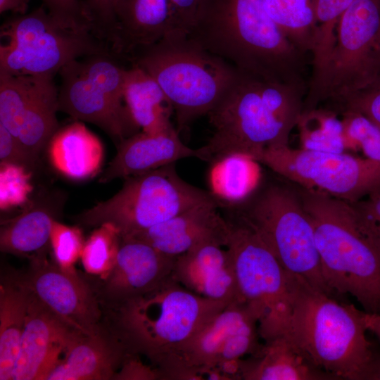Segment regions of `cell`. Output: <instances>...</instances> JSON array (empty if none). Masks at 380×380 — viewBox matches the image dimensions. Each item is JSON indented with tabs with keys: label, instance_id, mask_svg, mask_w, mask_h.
<instances>
[{
	"label": "cell",
	"instance_id": "6da1fadb",
	"mask_svg": "<svg viewBox=\"0 0 380 380\" xmlns=\"http://www.w3.org/2000/svg\"><path fill=\"white\" fill-rule=\"evenodd\" d=\"M308 85L267 80L239 70L217 105L208 114L214 133L198 148L211 163L241 153L258 161L267 148L289 145L303 110Z\"/></svg>",
	"mask_w": 380,
	"mask_h": 380
},
{
	"label": "cell",
	"instance_id": "7a4b0ae2",
	"mask_svg": "<svg viewBox=\"0 0 380 380\" xmlns=\"http://www.w3.org/2000/svg\"><path fill=\"white\" fill-rule=\"evenodd\" d=\"M188 37L239 70L308 84L306 56L267 14L262 0H205Z\"/></svg>",
	"mask_w": 380,
	"mask_h": 380
},
{
	"label": "cell",
	"instance_id": "3957f363",
	"mask_svg": "<svg viewBox=\"0 0 380 380\" xmlns=\"http://www.w3.org/2000/svg\"><path fill=\"white\" fill-rule=\"evenodd\" d=\"M229 304L200 296L171 275L151 290L102 307L103 324L129 354L160 372L179 350Z\"/></svg>",
	"mask_w": 380,
	"mask_h": 380
},
{
	"label": "cell",
	"instance_id": "277c9868",
	"mask_svg": "<svg viewBox=\"0 0 380 380\" xmlns=\"http://www.w3.org/2000/svg\"><path fill=\"white\" fill-rule=\"evenodd\" d=\"M298 194L331 292L349 293L364 311L380 314V241L351 203L302 187Z\"/></svg>",
	"mask_w": 380,
	"mask_h": 380
},
{
	"label": "cell",
	"instance_id": "5b68a950",
	"mask_svg": "<svg viewBox=\"0 0 380 380\" xmlns=\"http://www.w3.org/2000/svg\"><path fill=\"white\" fill-rule=\"evenodd\" d=\"M288 274L291 317L285 334L319 368L339 379L364 380L375 349L366 336L365 311Z\"/></svg>",
	"mask_w": 380,
	"mask_h": 380
},
{
	"label": "cell",
	"instance_id": "8992f818",
	"mask_svg": "<svg viewBox=\"0 0 380 380\" xmlns=\"http://www.w3.org/2000/svg\"><path fill=\"white\" fill-rule=\"evenodd\" d=\"M127 59L149 74L171 102L177 131L208 115L239 70L185 34H168L136 49Z\"/></svg>",
	"mask_w": 380,
	"mask_h": 380
},
{
	"label": "cell",
	"instance_id": "52a82bcc",
	"mask_svg": "<svg viewBox=\"0 0 380 380\" xmlns=\"http://www.w3.org/2000/svg\"><path fill=\"white\" fill-rule=\"evenodd\" d=\"M176 163L129 177L120 190L75 217L80 224H113L129 237L201 203L217 201L210 192L184 180Z\"/></svg>",
	"mask_w": 380,
	"mask_h": 380
},
{
	"label": "cell",
	"instance_id": "ba28073f",
	"mask_svg": "<svg viewBox=\"0 0 380 380\" xmlns=\"http://www.w3.org/2000/svg\"><path fill=\"white\" fill-rule=\"evenodd\" d=\"M0 34V70L13 75L53 77L72 61L113 54L91 32L63 26L43 5L6 20Z\"/></svg>",
	"mask_w": 380,
	"mask_h": 380
},
{
	"label": "cell",
	"instance_id": "9c48e42d",
	"mask_svg": "<svg viewBox=\"0 0 380 380\" xmlns=\"http://www.w3.org/2000/svg\"><path fill=\"white\" fill-rule=\"evenodd\" d=\"M379 79L380 0H354L339 20L322 72L308 87L303 110L327 100L341 103Z\"/></svg>",
	"mask_w": 380,
	"mask_h": 380
},
{
	"label": "cell",
	"instance_id": "30bf717a",
	"mask_svg": "<svg viewBox=\"0 0 380 380\" xmlns=\"http://www.w3.org/2000/svg\"><path fill=\"white\" fill-rule=\"evenodd\" d=\"M110 53L76 59L59 71L58 111L75 120L94 124L118 146L141 129L124 99L125 68Z\"/></svg>",
	"mask_w": 380,
	"mask_h": 380
},
{
	"label": "cell",
	"instance_id": "8fae6325",
	"mask_svg": "<svg viewBox=\"0 0 380 380\" xmlns=\"http://www.w3.org/2000/svg\"><path fill=\"white\" fill-rule=\"evenodd\" d=\"M226 246L235 270L240 298L258 318L264 341L287 332L291 317L289 274L259 236L243 220L228 219Z\"/></svg>",
	"mask_w": 380,
	"mask_h": 380
},
{
	"label": "cell",
	"instance_id": "7c38bea8",
	"mask_svg": "<svg viewBox=\"0 0 380 380\" xmlns=\"http://www.w3.org/2000/svg\"><path fill=\"white\" fill-rule=\"evenodd\" d=\"M236 218L259 235L286 272L331 296L323 277L313 226L298 194L271 186Z\"/></svg>",
	"mask_w": 380,
	"mask_h": 380
},
{
	"label": "cell",
	"instance_id": "4fadbf2b",
	"mask_svg": "<svg viewBox=\"0 0 380 380\" xmlns=\"http://www.w3.org/2000/svg\"><path fill=\"white\" fill-rule=\"evenodd\" d=\"M258 318L243 301L230 303L214 315L160 373V379H194L201 369L220 371L227 380L240 379L242 357L255 353Z\"/></svg>",
	"mask_w": 380,
	"mask_h": 380
},
{
	"label": "cell",
	"instance_id": "5bb4252c",
	"mask_svg": "<svg viewBox=\"0 0 380 380\" xmlns=\"http://www.w3.org/2000/svg\"><path fill=\"white\" fill-rule=\"evenodd\" d=\"M258 162L302 188L349 203L380 189V163L346 152L272 146L264 150Z\"/></svg>",
	"mask_w": 380,
	"mask_h": 380
},
{
	"label": "cell",
	"instance_id": "9a60e30c",
	"mask_svg": "<svg viewBox=\"0 0 380 380\" xmlns=\"http://www.w3.org/2000/svg\"><path fill=\"white\" fill-rule=\"evenodd\" d=\"M30 261L28 272L21 276L42 303L77 331L92 334L103 328L102 308L91 285L47 258Z\"/></svg>",
	"mask_w": 380,
	"mask_h": 380
},
{
	"label": "cell",
	"instance_id": "2e32d148",
	"mask_svg": "<svg viewBox=\"0 0 380 380\" xmlns=\"http://www.w3.org/2000/svg\"><path fill=\"white\" fill-rule=\"evenodd\" d=\"M176 257L150 244L121 237L115 265L93 287L101 307L122 303L155 288L172 275Z\"/></svg>",
	"mask_w": 380,
	"mask_h": 380
},
{
	"label": "cell",
	"instance_id": "e0dca14e",
	"mask_svg": "<svg viewBox=\"0 0 380 380\" xmlns=\"http://www.w3.org/2000/svg\"><path fill=\"white\" fill-rule=\"evenodd\" d=\"M205 0H125L118 16V33L124 44L137 48L168 34L189 35Z\"/></svg>",
	"mask_w": 380,
	"mask_h": 380
},
{
	"label": "cell",
	"instance_id": "ac0fdd59",
	"mask_svg": "<svg viewBox=\"0 0 380 380\" xmlns=\"http://www.w3.org/2000/svg\"><path fill=\"white\" fill-rule=\"evenodd\" d=\"M78 331L32 293L11 380H45Z\"/></svg>",
	"mask_w": 380,
	"mask_h": 380
},
{
	"label": "cell",
	"instance_id": "d6986e66",
	"mask_svg": "<svg viewBox=\"0 0 380 380\" xmlns=\"http://www.w3.org/2000/svg\"><path fill=\"white\" fill-rule=\"evenodd\" d=\"M217 201L199 204L129 237L144 241L160 252L177 257L205 243L226 247L231 224L218 211Z\"/></svg>",
	"mask_w": 380,
	"mask_h": 380
},
{
	"label": "cell",
	"instance_id": "ffe728a7",
	"mask_svg": "<svg viewBox=\"0 0 380 380\" xmlns=\"http://www.w3.org/2000/svg\"><path fill=\"white\" fill-rule=\"evenodd\" d=\"M172 276L205 298L225 304L242 301L231 255L218 243H203L177 256Z\"/></svg>",
	"mask_w": 380,
	"mask_h": 380
},
{
	"label": "cell",
	"instance_id": "44dd1931",
	"mask_svg": "<svg viewBox=\"0 0 380 380\" xmlns=\"http://www.w3.org/2000/svg\"><path fill=\"white\" fill-rule=\"evenodd\" d=\"M128 355L103 324L92 334L78 331L45 380L114 379Z\"/></svg>",
	"mask_w": 380,
	"mask_h": 380
},
{
	"label": "cell",
	"instance_id": "7402d4cb",
	"mask_svg": "<svg viewBox=\"0 0 380 380\" xmlns=\"http://www.w3.org/2000/svg\"><path fill=\"white\" fill-rule=\"evenodd\" d=\"M117 153L99 177L100 183L145 173L177 160L194 157L198 148L186 146L177 129L149 134L139 132L124 139L117 146Z\"/></svg>",
	"mask_w": 380,
	"mask_h": 380
},
{
	"label": "cell",
	"instance_id": "603a6c76",
	"mask_svg": "<svg viewBox=\"0 0 380 380\" xmlns=\"http://www.w3.org/2000/svg\"><path fill=\"white\" fill-rule=\"evenodd\" d=\"M244 380H340L319 368L286 334L265 341L259 350L241 360Z\"/></svg>",
	"mask_w": 380,
	"mask_h": 380
},
{
	"label": "cell",
	"instance_id": "cb8c5ba5",
	"mask_svg": "<svg viewBox=\"0 0 380 380\" xmlns=\"http://www.w3.org/2000/svg\"><path fill=\"white\" fill-rule=\"evenodd\" d=\"M46 148L53 168L70 179L92 178L100 171L103 160L101 140L78 120L59 127Z\"/></svg>",
	"mask_w": 380,
	"mask_h": 380
},
{
	"label": "cell",
	"instance_id": "d4e9b609",
	"mask_svg": "<svg viewBox=\"0 0 380 380\" xmlns=\"http://www.w3.org/2000/svg\"><path fill=\"white\" fill-rule=\"evenodd\" d=\"M46 201L32 203L17 216L1 220L0 249L3 253L28 258H46L56 211Z\"/></svg>",
	"mask_w": 380,
	"mask_h": 380
},
{
	"label": "cell",
	"instance_id": "484cf974",
	"mask_svg": "<svg viewBox=\"0 0 380 380\" xmlns=\"http://www.w3.org/2000/svg\"><path fill=\"white\" fill-rule=\"evenodd\" d=\"M124 99L141 132L158 134L175 129L170 120L171 102L158 82L138 66L125 70Z\"/></svg>",
	"mask_w": 380,
	"mask_h": 380
},
{
	"label": "cell",
	"instance_id": "4316f807",
	"mask_svg": "<svg viewBox=\"0 0 380 380\" xmlns=\"http://www.w3.org/2000/svg\"><path fill=\"white\" fill-rule=\"evenodd\" d=\"M32 293L21 275L0 282V380H11Z\"/></svg>",
	"mask_w": 380,
	"mask_h": 380
},
{
	"label": "cell",
	"instance_id": "83f0119b",
	"mask_svg": "<svg viewBox=\"0 0 380 380\" xmlns=\"http://www.w3.org/2000/svg\"><path fill=\"white\" fill-rule=\"evenodd\" d=\"M58 96L53 77H40L22 118L17 138L37 162L41 152L59 129Z\"/></svg>",
	"mask_w": 380,
	"mask_h": 380
},
{
	"label": "cell",
	"instance_id": "f1b7e54d",
	"mask_svg": "<svg viewBox=\"0 0 380 380\" xmlns=\"http://www.w3.org/2000/svg\"><path fill=\"white\" fill-rule=\"evenodd\" d=\"M208 174L210 193L221 205L245 201L259 184L260 163L251 156L233 153L215 159Z\"/></svg>",
	"mask_w": 380,
	"mask_h": 380
},
{
	"label": "cell",
	"instance_id": "f546056e",
	"mask_svg": "<svg viewBox=\"0 0 380 380\" xmlns=\"http://www.w3.org/2000/svg\"><path fill=\"white\" fill-rule=\"evenodd\" d=\"M264 7L290 42L304 54L312 51L317 0H262Z\"/></svg>",
	"mask_w": 380,
	"mask_h": 380
},
{
	"label": "cell",
	"instance_id": "4dcf8cb0",
	"mask_svg": "<svg viewBox=\"0 0 380 380\" xmlns=\"http://www.w3.org/2000/svg\"><path fill=\"white\" fill-rule=\"evenodd\" d=\"M296 127L300 148L327 152H346L342 119L330 110L315 108L303 110Z\"/></svg>",
	"mask_w": 380,
	"mask_h": 380
},
{
	"label": "cell",
	"instance_id": "1f68e13d",
	"mask_svg": "<svg viewBox=\"0 0 380 380\" xmlns=\"http://www.w3.org/2000/svg\"><path fill=\"white\" fill-rule=\"evenodd\" d=\"M39 78L0 70V124L16 137L23 115Z\"/></svg>",
	"mask_w": 380,
	"mask_h": 380
},
{
	"label": "cell",
	"instance_id": "d6a6232c",
	"mask_svg": "<svg viewBox=\"0 0 380 380\" xmlns=\"http://www.w3.org/2000/svg\"><path fill=\"white\" fill-rule=\"evenodd\" d=\"M354 0H317V32L310 56L311 78L323 70L334 48L339 20Z\"/></svg>",
	"mask_w": 380,
	"mask_h": 380
},
{
	"label": "cell",
	"instance_id": "836d02e7",
	"mask_svg": "<svg viewBox=\"0 0 380 380\" xmlns=\"http://www.w3.org/2000/svg\"><path fill=\"white\" fill-rule=\"evenodd\" d=\"M120 241V233L113 224L96 227L84 242L81 253L85 272L99 280L105 278L115 265Z\"/></svg>",
	"mask_w": 380,
	"mask_h": 380
},
{
	"label": "cell",
	"instance_id": "e575fe53",
	"mask_svg": "<svg viewBox=\"0 0 380 380\" xmlns=\"http://www.w3.org/2000/svg\"><path fill=\"white\" fill-rule=\"evenodd\" d=\"M342 122L346 151L380 163V128L363 115L343 110Z\"/></svg>",
	"mask_w": 380,
	"mask_h": 380
},
{
	"label": "cell",
	"instance_id": "d590c367",
	"mask_svg": "<svg viewBox=\"0 0 380 380\" xmlns=\"http://www.w3.org/2000/svg\"><path fill=\"white\" fill-rule=\"evenodd\" d=\"M82 231L77 227L68 226L55 220L50 237L53 260L62 270L75 272V264L84 244Z\"/></svg>",
	"mask_w": 380,
	"mask_h": 380
},
{
	"label": "cell",
	"instance_id": "8d00e7d4",
	"mask_svg": "<svg viewBox=\"0 0 380 380\" xmlns=\"http://www.w3.org/2000/svg\"><path fill=\"white\" fill-rule=\"evenodd\" d=\"M0 167L1 210L25 203L33 190L32 172L15 164L1 163Z\"/></svg>",
	"mask_w": 380,
	"mask_h": 380
},
{
	"label": "cell",
	"instance_id": "74e56055",
	"mask_svg": "<svg viewBox=\"0 0 380 380\" xmlns=\"http://www.w3.org/2000/svg\"><path fill=\"white\" fill-rule=\"evenodd\" d=\"M125 0H84L92 33L109 45Z\"/></svg>",
	"mask_w": 380,
	"mask_h": 380
},
{
	"label": "cell",
	"instance_id": "f35d334b",
	"mask_svg": "<svg viewBox=\"0 0 380 380\" xmlns=\"http://www.w3.org/2000/svg\"><path fill=\"white\" fill-rule=\"evenodd\" d=\"M42 1L48 12L63 26L75 30L91 32V25L84 1Z\"/></svg>",
	"mask_w": 380,
	"mask_h": 380
},
{
	"label": "cell",
	"instance_id": "ab89813d",
	"mask_svg": "<svg viewBox=\"0 0 380 380\" xmlns=\"http://www.w3.org/2000/svg\"><path fill=\"white\" fill-rule=\"evenodd\" d=\"M341 104L343 110L357 112L380 128V79L352 94Z\"/></svg>",
	"mask_w": 380,
	"mask_h": 380
},
{
	"label": "cell",
	"instance_id": "60d3db41",
	"mask_svg": "<svg viewBox=\"0 0 380 380\" xmlns=\"http://www.w3.org/2000/svg\"><path fill=\"white\" fill-rule=\"evenodd\" d=\"M0 162L20 165L32 172L38 163L27 153L18 139L1 124Z\"/></svg>",
	"mask_w": 380,
	"mask_h": 380
},
{
	"label": "cell",
	"instance_id": "b9f144b4",
	"mask_svg": "<svg viewBox=\"0 0 380 380\" xmlns=\"http://www.w3.org/2000/svg\"><path fill=\"white\" fill-rule=\"evenodd\" d=\"M351 203L365 225L380 241V189Z\"/></svg>",
	"mask_w": 380,
	"mask_h": 380
},
{
	"label": "cell",
	"instance_id": "7bdbcfd3",
	"mask_svg": "<svg viewBox=\"0 0 380 380\" xmlns=\"http://www.w3.org/2000/svg\"><path fill=\"white\" fill-rule=\"evenodd\" d=\"M114 379H158L156 371L150 365H144L141 357L128 355L115 375Z\"/></svg>",
	"mask_w": 380,
	"mask_h": 380
},
{
	"label": "cell",
	"instance_id": "ee69618b",
	"mask_svg": "<svg viewBox=\"0 0 380 380\" xmlns=\"http://www.w3.org/2000/svg\"><path fill=\"white\" fill-rule=\"evenodd\" d=\"M31 0H0V13L11 12L15 15L26 13Z\"/></svg>",
	"mask_w": 380,
	"mask_h": 380
},
{
	"label": "cell",
	"instance_id": "f6af8a7d",
	"mask_svg": "<svg viewBox=\"0 0 380 380\" xmlns=\"http://www.w3.org/2000/svg\"><path fill=\"white\" fill-rule=\"evenodd\" d=\"M364 380H380V351L376 348L365 372Z\"/></svg>",
	"mask_w": 380,
	"mask_h": 380
},
{
	"label": "cell",
	"instance_id": "bcb514c9",
	"mask_svg": "<svg viewBox=\"0 0 380 380\" xmlns=\"http://www.w3.org/2000/svg\"><path fill=\"white\" fill-rule=\"evenodd\" d=\"M365 323L367 330L374 334L380 340V314L365 312Z\"/></svg>",
	"mask_w": 380,
	"mask_h": 380
}]
</instances>
